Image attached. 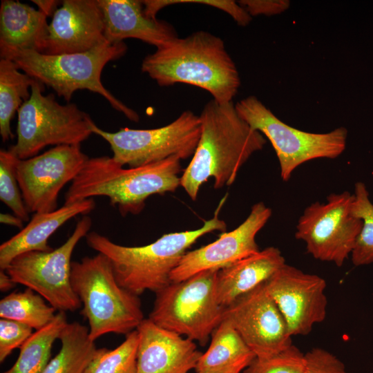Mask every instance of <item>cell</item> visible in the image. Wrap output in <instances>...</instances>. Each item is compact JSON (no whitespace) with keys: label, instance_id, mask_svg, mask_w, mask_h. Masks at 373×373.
<instances>
[{"label":"cell","instance_id":"cell-1","mask_svg":"<svg viewBox=\"0 0 373 373\" xmlns=\"http://www.w3.org/2000/svg\"><path fill=\"white\" fill-rule=\"evenodd\" d=\"M199 116V142L180 177V186L194 201L210 178L215 189L231 186L241 167L266 144L265 136L240 117L233 102L220 103L213 99Z\"/></svg>","mask_w":373,"mask_h":373},{"label":"cell","instance_id":"cell-2","mask_svg":"<svg viewBox=\"0 0 373 373\" xmlns=\"http://www.w3.org/2000/svg\"><path fill=\"white\" fill-rule=\"evenodd\" d=\"M142 71L160 86L183 83L201 88L220 103L233 102L240 86L223 40L199 30L177 37L144 57Z\"/></svg>","mask_w":373,"mask_h":373},{"label":"cell","instance_id":"cell-3","mask_svg":"<svg viewBox=\"0 0 373 373\" xmlns=\"http://www.w3.org/2000/svg\"><path fill=\"white\" fill-rule=\"evenodd\" d=\"M227 196L220 201L213 217L201 227L164 234L146 245L123 246L96 231L89 232L86 240L89 247L109 259L121 287L137 296L146 290L156 293L171 283L172 271L200 238L214 231L226 230L227 224L219 214Z\"/></svg>","mask_w":373,"mask_h":373},{"label":"cell","instance_id":"cell-4","mask_svg":"<svg viewBox=\"0 0 373 373\" xmlns=\"http://www.w3.org/2000/svg\"><path fill=\"white\" fill-rule=\"evenodd\" d=\"M180 160L171 156L124 169L109 156L89 157L67 190L64 204L104 196L122 216L139 214L151 195L174 192L180 186Z\"/></svg>","mask_w":373,"mask_h":373},{"label":"cell","instance_id":"cell-5","mask_svg":"<svg viewBox=\"0 0 373 373\" xmlns=\"http://www.w3.org/2000/svg\"><path fill=\"white\" fill-rule=\"evenodd\" d=\"M126 50L124 41H106L83 52L48 55L23 50L12 52L4 58L12 60L23 73L52 88L67 102L77 90H88L101 95L128 119L138 122V114L117 99L101 81L104 66L124 56Z\"/></svg>","mask_w":373,"mask_h":373},{"label":"cell","instance_id":"cell-6","mask_svg":"<svg viewBox=\"0 0 373 373\" xmlns=\"http://www.w3.org/2000/svg\"><path fill=\"white\" fill-rule=\"evenodd\" d=\"M70 279L83 305L82 314L88 322L93 341L108 333L126 335L144 319L139 296L118 284L104 254L72 262Z\"/></svg>","mask_w":373,"mask_h":373},{"label":"cell","instance_id":"cell-7","mask_svg":"<svg viewBox=\"0 0 373 373\" xmlns=\"http://www.w3.org/2000/svg\"><path fill=\"white\" fill-rule=\"evenodd\" d=\"M218 270L171 283L155 294L149 318L157 326L205 345L223 318L218 300Z\"/></svg>","mask_w":373,"mask_h":373},{"label":"cell","instance_id":"cell-8","mask_svg":"<svg viewBox=\"0 0 373 373\" xmlns=\"http://www.w3.org/2000/svg\"><path fill=\"white\" fill-rule=\"evenodd\" d=\"M44 85L36 81L30 97L17 111V140L10 149L20 160L37 155L49 145H80L95 124L76 104H59L53 94L44 95Z\"/></svg>","mask_w":373,"mask_h":373},{"label":"cell","instance_id":"cell-9","mask_svg":"<svg viewBox=\"0 0 373 373\" xmlns=\"http://www.w3.org/2000/svg\"><path fill=\"white\" fill-rule=\"evenodd\" d=\"M240 117L271 142L276 154L282 180L289 181L294 171L306 162L335 159L345 149L347 130L338 127L329 132L304 131L283 122L256 96L247 97L235 104Z\"/></svg>","mask_w":373,"mask_h":373},{"label":"cell","instance_id":"cell-10","mask_svg":"<svg viewBox=\"0 0 373 373\" xmlns=\"http://www.w3.org/2000/svg\"><path fill=\"white\" fill-rule=\"evenodd\" d=\"M92 132L110 145L113 158L122 166L137 167L171 156L185 160L194 154L201 133L199 115L185 111L170 124L156 128H120L108 132L92 126Z\"/></svg>","mask_w":373,"mask_h":373},{"label":"cell","instance_id":"cell-11","mask_svg":"<svg viewBox=\"0 0 373 373\" xmlns=\"http://www.w3.org/2000/svg\"><path fill=\"white\" fill-rule=\"evenodd\" d=\"M92 219L83 216L73 233L51 251H30L16 256L5 271L16 284L35 291L56 310L74 312L82 303L71 285V256L78 242L89 233Z\"/></svg>","mask_w":373,"mask_h":373},{"label":"cell","instance_id":"cell-12","mask_svg":"<svg viewBox=\"0 0 373 373\" xmlns=\"http://www.w3.org/2000/svg\"><path fill=\"white\" fill-rule=\"evenodd\" d=\"M354 193H332L325 202H315L299 217L295 238L305 243L314 258L341 267L351 255L362 227L352 214Z\"/></svg>","mask_w":373,"mask_h":373},{"label":"cell","instance_id":"cell-13","mask_svg":"<svg viewBox=\"0 0 373 373\" xmlns=\"http://www.w3.org/2000/svg\"><path fill=\"white\" fill-rule=\"evenodd\" d=\"M88 158L80 145H59L42 154L19 159L17 178L29 213L56 210L61 190L73 182Z\"/></svg>","mask_w":373,"mask_h":373},{"label":"cell","instance_id":"cell-14","mask_svg":"<svg viewBox=\"0 0 373 373\" xmlns=\"http://www.w3.org/2000/svg\"><path fill=\"white\" fill-rule=\"evenodd\" d=\"M222 318L232 325L257 358L272 356L292 345L285 319L265 283L225 307Z\"/></svg>","mask_w":373,"mask_h":373},{"label":"cell","instance_id":"cell-15","mask_svg":"<svg viewBox=\"0 0 373 373\" xmlns=\"http://www.w3.org/2000/svg\"><path fill=\"white\" fill-rule=\"evenodd\" d=\"M265 287L276 302L292 336L309 334L327 316V283L285 263L267 282Z\"/></svg>","mask_w":373,"mask_h":373},{"label":"cell","instance_id":"cell-16","mask_svg":"<svg viewBox=\"0 0 373 373\" xmlns=\"http://www.w3.org/2000/svg\"><path fill=\"white\" fill-rule=\"evenodd\" d=\"M272 214L262 202L254 204L245 221L237 228L224 232L211 243L187 251L171 274V283L180 282L207 270H219L260 251L258 233Z\"/></svg>","mask_w":373,"mask_h":373},{"label":"cell","instance_id":"cell-17","mask_svg":"<svg viewBox=\"0 0 373 373\" xmlns=\"http://www.w3.org/2000/svg\"><path fill=\"white\" fill-rule=\"evenodd\" d=\"M105 41L104 17L97 0H64L48 24L43 53L83 52Z\"/></svg>","mask_w":373,"mask_h":373},{"label":"cell","instance_id":"cell-18","mask_svg":"<svg viewBox=\"0 0 373 373\" xmlns=\"http://www.w3.org/2000/svg\"><path fill=\"white\" fill-rule=\"evenodd\" d=\"M136 329L137 373H188L195 368L202 354L195 342L157 326L149 318Z\"/></svg>","mask_w":373,"mask_h":373},{"label":"cell","instance_id":"cell-19","mask_svg":"<svg viewBox=\"0 0 373 373\" xmlns=\"http://www.w3.org/2000/svg\"><path fill=\"white\" fill-rule=\"evenodd\" d=\"M104 21V37L111 43L124 39H140L162 48L178 37L172 25L165 21L152 19L144 12L142 1L97 0Z\"/></svg>","mask_w":373,"mask_h":373},{"label":"cell","instance_id":"cell-20","mask_svg":"<svg viewBox=\"0 0 373 373\" xmlns=\"http://www.w3.org/2000/svg\"><path fill=\"white\" fill-rule=\"evenodd\" d=\"M286 263L280 250L268 247L218 270L216 293L225 308L267 282Z\"/></svg>","mask_w":373,"mask_h":373},{"label":"cell","instance_id":"cell-21","mask_svg":"<svg viewBox=\"0 0 373 373\" xmlns=\"http://www.w3.org/2000/svg\"><path fill=\"white\" fill-rule=\"evenodd\" d=\"M95 207L93 198L64 204L48 213H36L29 223L18 233L0 245V269L5 270L18 255L30 251L48 252L52 249L49 238L71 218L86 215Z\"/></svg>","mask_w":373,"mask_h":373},{"label":"cell","instance_id":"cell-22","mask_svg":"<svg viewBox=\"0 0 373 373\" xmlns=\"http://www.w3.org/2000/svg\"><path fill=\"white\" fill-rule=\"evenodd\" d=\"M47 16L28 4L3 0L0 7V55L23 50L43 53L48 32Z\"/></svg>","mask_w":373,"mask_h":373},{"label":"cell","instance_id":"cell-23","mask_svg":"<svg viewBox=\"0 0 373 373\" xmlns=\"http://www.w3.org/2000/svg\"><path fill=\"white\" fill-rule=\"evenodd\" d=\"M256 358L232 325L222 318L211 336L210 345L202 354L196 373H241Z\"/></svg>","mask_w":373,"mask_h":373},{"label":"cell","instance_id":"cell-24","mask_svg":"<svg viewBox=\"0 0 373 373\" xmlns=\"http://www.w3.org/2000/svg\"><path fill=\"white\" fill-rule=\"evenodd\" d=\"M59 339L61 349L42 373H84L97 349L89 329L78 322L68 323Z\"/></svg>","mask_w":373,"mask_h":373},{"label":"cell","instance_id":"cell-25","mask_svg":"<svg viewBox=\"0 0 373 373\" xmlns=\"http://www.w3.org/2000/svg\"><path fill=\"white\" fill-rule=\"evenodd\" d=\"M11 59H0V135L3 142L13 138L10 122L21 105L30 97L29 88L36 82L21 73Z\"/></svg>","mask_w":373,"mask_h":373},{"label":"cell","instance_id":"cell-26","mask_svg":"<svg viewBox=\"0 0 373 373\" xmlns=\"http://www.w3.org/2000/svg\"><path fill=\"white\" fill-rule=\"evenodd\" d=\"M67 323L66 312H58L50 323L23 343L16 362L3 373H42L50 360L52 345Z\"/></svg>","mask_w":373,"mask_h":373},{"label":"cell","instance_id":"cell-27","mask_svg":"<svg viewBox=\"0 0 373 373\" xmlns=\"http://www.w3.org/2000/svg\"><path fill=\"white\" fill-rule=\"evenodd\" d=\"M55 311L41 295L30 288L12 292L0 300L1 318L20 322L36 331L54 320Z\"/></svg>","mask_w":373,"mask_h":373},{"label":"cell","instance_id":"cell-28","mask_svg":"<svg viewBox=\"0 0 373 373\" xmlns=\"http://www.w3.org/2000/svg\"><path fill=\"white\" fill-rule=\"evenodd\" d=\"M139 334L137 329L126 335L116 348H97L84 373H137Z\"/></svg>","mask_w":373,"mask_h":373},{"label":"cell","instance_id":"cell-29","mask_svg":"<svg viewBox=\"0 0 373 373\" xmlns=\"http://www.w3.org/2000/svg\"><path fill=\"white\" fill-rule=\"evenodd\" d=\"M352 214L362 220V227L350 255L354 265L373 263V204L363 182L354 185Z\"/></svg>","mask_w":373,"mask_h":373},{"label":"cell","instance_id":"cell-30","mask_svg":"<svg viewBox=\"0 0 373 373\" xmlns=\"http://www.w3.org/2000/svg\"><path fill=\"white\" fill-rule=\"evenodd\" d=\"M19 158L10 148L0 151V200L23 221L29 220L28 211L17 178Z\"/></svg>","mask_w":373,"mask_h":373},{"label":"cell","instance_id":"cell-31","mask_svg":"<svg viewBox=\"0 0 373 373\" xmlns=\"http://www.w3.org/2000/svg\"><path fill=\"white\" fill-rule=\"evenodd\" d=\"M305 354L291 345L268 358L256 357L242 373H303Z\"/></svg>","mask_w":373,"mask_h":373},{"label":"cell","instance_id":"cell-32","mask_svg":"<svg viewBox=\"0 0 373 373\" xmlns=\"http://www.w3.org/2000/svg\"><path fill=\"white\" fill-rule=\"evenodd\" d=\"M32 328L20 322L0 319V362L3 363L13 350L20 347L34 333Z\"/></svg>","mask_w":373,"mask_h":373},{"label":"cell","instance_id":"cell-33","mask_svg":"<svg viewBox=\"0 0 373 373\" xmlns=\"http://www.w3.org/2000/svg\"><path fill=\"white\" fill-rule=\"evenodd\" d=\"M303 373H348L344 363L322 347H314L305 354Z\"/></svg>","mask_w":373,"mask_h":373},{"label":"cell","instance_id":"cell-34","mask_svg":"<svg viewBox=\"0 0 373 373\" xmlns=\"http://www.w3.org/2000/svg\"><path fill=\"white\" fill-rule=\"evenodd\" d=\"M252 17L253 16H272L286 11L289 6L288 0H242L238 2Z\"/></svg>","mask_w":373,"mask_h":373},{"label":"cell","instance_id":"cell-35","mask_svg":"<svg viewBox=\"0 0 373 373\" xmlns=\"http://www.w3.org/2000/svg\"><path fill=\"white\" fill-rule=\"evenodd\" d=\"M201 3L212 7L228 13L235 20V21L242 26L248 25L252 17L249 13L238 3L234 1L229 0H195L184 1V3Z\"/></svg>","mask_w":373,"mask_h":373},{"label":"cell","instance_id":"cell-36","mask_svg":"<svg viewBox=\"0 0 373 373\" xmlns=\"http://www.w3.org/2000/svg\"><path fill=\"white\" fill-rule=\"evenodd\" d=\"M32 2L35 3L37 6L38 10L47 17L54 14L59 3V1L54 0H32Z\"/></svg>","mask_w":373,"mask_h":373},{"label":"cell","instance_id":"cell-37","mask_svg":"<svg viewBox=\"0 0 373 373\" xmlns=\"http://www.w3.org/2000/svg\"><path fill=\"white\" fill-rule=\"evenodd\" d=\"M0 222L2 224L7 225L13 226L19 229H23V220L15 214L10 213H1L0 214Z\"/></svg>","mask_w":373,"mask_h":373},{"label":"cell","instance_id":"cell-38","mask_svg":"<svg viewBox=\"0 0 373 373\" xmlns=\"http://www.w3.org/2000/svg\"><path fill=\"white\" fill-rule=\"evenodd\" d=\"M16 283L5 270L0 269V290L6 292L14 287Z\"/></svg>","mask_w":373,"mask_h":373}]
</instances>
